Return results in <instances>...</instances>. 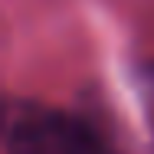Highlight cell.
<instances>
[{"label": "cell", "instance_id": "cell-2", "mask_svg": "<svg viewBox=\"0 0 154 154\" xmlns=\"http://www.w3.org/2000/svg\"><path fill=\"white\" fill-rule=\"evenodd\" d=\"M138 92H141V108H144V118L148 128L154 134V62L138 69Z\"/></svg>", "mask_w": 154, "mask_h": 154}, {"label": "cell", "instance_id": "cell-1", "mask_svg": "<svg viewBox=\"0 0 154 154\" xmlns=\"http://www.w3.org/2000/svg\"><path fill=\"white\" fill-rule=\"evenodd\" d=\"M3 154H105V148L82 118L36 102H17L3 125Z\"/></svg>", "mask_w": 154, "mask_h": 154}]
</instances>
